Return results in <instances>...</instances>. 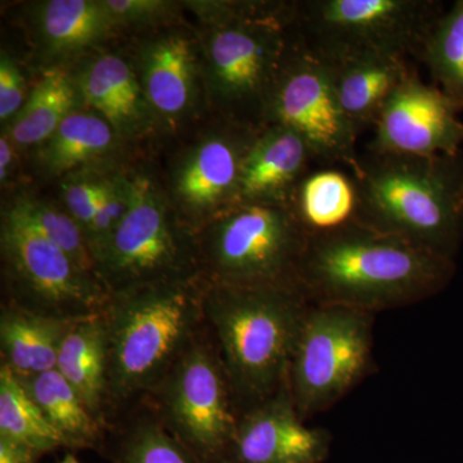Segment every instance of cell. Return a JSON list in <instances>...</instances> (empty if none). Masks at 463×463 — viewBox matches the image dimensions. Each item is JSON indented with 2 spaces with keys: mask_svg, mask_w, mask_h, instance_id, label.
Listing matches in <instances>:
<instances>
[{
  "mask_svg": "<svg viewBox=\"0 0 463 463\" xmlns=\"http://www.w3.org/2000/svg\"><path fill=\"white\" fill-rule=\"evenodd\" d=\"M455 270L450 259L354 221L307 237L297 283L310 304L377 316L434 297Z\"/></svg>",
  "mask_w": 463,
  "mask_h": 463,
  "instance_id": "1",
  "label": "cell"
},
{
  "mask_svg": "<svg viewBox=\"0 0 463 463\" xmlns=\"http://www.w3.org/2000/svg\"><path fill=\"white\" fill-rule=\"evenodd\" d=\"M196 14L207 109L260 129L295 41L288 2H185Z\"/></svg>",
  "mask_w": 463,
  "mask_h": 463,
  "instance_id": "2",
  "label": "cell"
},
{
  "mask_svg": "<svg viewBox=\"0 0 463 463\" xmlns=\"http://www.w3.org/2000/svg\"><path fill=\"white\" fill-rule=\"evenodd\" d=\"M206 283H155L111 295L108 341L109 420L148 398L205 328Z\"/></svg>",
  "mask_w": 463,
  "mask_h": 463,
  "instance_id": "3",
  "label": "cell"
},
{
  "mask_svg": "<svg viewBox=\"0 0 463 463\" xmlns=\"http://www.w3.org/2000/svg\"><path fill=\"white\" fill-rule=\"evenodd\" d=\"M356 222L453 260L463 236V163L458 155L376 154L354 173Z\"/></svg>",
  "mask_w": 463,
  "mask_h": 463,
  "instance_id": "4",
  "label": "cell"
},
{
  "mask_svg": "<svg viewBox=\"0 0 463 463\" xmlns=\"http://www.w3.org/2000/svg\"><path fill=\"white\" fill-rule=\"evenodd\" d=\"M309 304L298 288L206 285V327L230 377L240 416L285 385Z\"/></svg>",
  "mask_w": 463,
  "mask_h": 463,
  "instance_id": "5",
  "label": "cell"
},
{
  "mask_svg": "<svg viewBox=\"0 0 463 463\" xmlns=\"http://www.w3.org/2000/svg\"><path fill=\"white\" fill-rule=\"evenodd\" d=\"M307 237L289 206L237 203L194 233L201 279L224 288H298Z\"/></svg>",
  "mask_w": 463,
  "mask_h": 463,
  "instance_id": "6",
  "label": "cell"
},
{
  "mask_svg": "<svg viewBox=\"0 0 463 463\" xmlns=\"http://www.w3.org/2000/svg\"><path fill=\"white\" fill-rule=\"evenodd\" d=\"M132 203L94 257L109 295L155 283L201 279L194 233L183 223L166 188L145 170L129 173Z\"/></svg>",
  "mask_w": 463,
  "mask_h": 463,
  "instance_id": "7",
  "label": "cell"
},
{
  "mask_svg": "<svg viewBox=\"0 0 463 463\" xmlns=\"http://www.w3.org/2000/svg\"><path fill=\"white\" fill-rule=\"evenodd\" d=\"M376 315L309 304L289 358L288 381L303 421L335 404L376 373Z\"/></svg>",
  "mask_w": 463,
  "mask_h": 463,
  "instance_id": "8",
  "label": "cell"
},
{
  "mask_svg": "<svg viewBox=\"0 0 463 463\" xmlns=\"http://www.w3.org/2000/svg\"><path fill=\"white\" fill-rule=\"evenodd\" d=\"M441 14V5L431 0L289 2L292 29L322 60L364 52L419 58Z\"/></svg>",
  "mask_w": 463,
  "mask_h": 463,
  "instance_id": "9",
  "label": "cell"
},
{
  "mask_svg": "<svg viewBox=\"0 0 463 463\" xmlns=\"http://www.w3.org/2000/svg\"><path fill=\"white\" fill-rule=\"evenodd\" d=\"M147 401L174 437L203 463H225L240 412L230 377L205 328Z\"/></svg>",
  "mask_w": 463,
  "mask_h": 463,
  "instance_id": "10",
  "label": "cell"
},
{
  "mask_svg": "<svg viewBox=\"0 0 463 463\" xmlns=\"http://www.w3.org/2000/svg\"><path fill=\"white\" fill-rule=\"evenodd\" d=\"M0 257L5 304L62 321L102 316L109 306L111 295L96 273L5 212Z\"/></svg>",
  "mask_w": 463,
  "mask_h": 463,
  "instance_id": "11",
  "label": "cell"
},
{
  "mask_svg": "<svg viewBox=\"0 0 463 463\" xmlns=\"http://www.w3.org/2000/svg\"><path fill=\"white\" fill-rule=\"evenodd\" d=\"M270 124L298 133L326 166L341 164L354 173L359 165V136L341 106L330 72L297 33L268 105L264 127Z\"/></svg>",
  "mask_w": 463,
  "mask_h": 463,
  "instance_id": "12",
  "label": "cell"
},
{
  "mask_svg": "<svg viewBox=\"0 0 463 463\" xmlns=\"http://www.w3.org/2000/svg\"><path fill=\"white\" fill-rule=\"evenodd\" d=\"M260 129L214 116L176 156L166 192L194 233L236 205L243 158Z\"/></svg>",
  "mask_w": 463,
  "mask_h": 463,
  "instance_id": "13",
  "label": "cell"
},
{
  "mask_svg": "<svg viewBox=\"0 0 463 463\" xmlns=\"http://www.w3.org/2000/svg\"><path fill=\"white\" fill-rule=\"evenodd\" d=\"M161 128L178 129L207 109L196 32L178 25L154 30L132 58Z\"/></svg>",
  "mask_w": 463,
  "mask_h": 463,
  "instance_id": "14",
  "label": "cell"
},
{
  "mask_svg": "<svg viewBox=\"0 0 463 463\" xmlns=\"http://www.w3.org/2000/svg\"><path fill=\"white\" fill-rule=\"evenodd\" d=\"M438 87L414 72L394 91L374 125L370 151L376 154L458 155L463 124Z\"/></svg>",
  "mask_w": 463,
  "mask_h": 463,
  "instance_id": "15",
  "label": "cell"
},
{
  "mask_svg": "<svg viewBox=\"0 0 463 463\" xmlns=\"http://www.w3.org/2000/svg\"><path fill=\"white\" fill-rule=\"evenodd\" d=\"M332 437L298 416L286 381L272 398L241 414L225 463H322Z\"/></svg>",
  "mask_w": 463,
  "mask_h": 463,
  "instance_id": "16",
  "label": "cell"
},
{
  "mask_svg": "<svg viewBox=\"0 0 463 463\" xmlns=\"http://www.w3.org/2000/svg\"><path fill=\"white\" fill-rule=\"evenodd\" d=\"M85 108L102 116L118 141L139 142L160 129L132 60L118 52H99L72 72Z\"/></svg>",
  "mask_w": 463,
  "mask_h": 463,
  "instance_id": "17",
  "label": "cell"
},
{
  "mask_svg": "<svg viewBox=\"0 0 463 463\" xmlns=\"http://www.w3.org/2000/svg\"><path fill=\"white\" fill-rule=\"evenodd\" d=\"M312 163L318 160L298 133L282 125H265L243 158L236 205H291Z\"/></svg>",
  "mask_w": 463,
  "mask_h": 463,
  "instance_id": "18",
  "label": "cell"
},
{
  "mask_svg": "<svg viewBox=\"0 0 463 463\" xmlns=\"http://www.w3.org/2000/svg\"><path fill=\"white\" fill-rule=\"evenodd\" d=\"M319 60L327 67L341 106L358 136L376 125L390 97L416 72L408 57L385 52Z\"/></svg>",
  "mask_w": 463,
  "mask_h": 463,
  "instance_id": "19",
  "label": "cell"
},
{
  "mask_svg": "<svg viewBox=\"0 0 463 463\" xmlns=\"http://www.w3.org/2000/svg\"><path fill=\"white\" fill-rule=\"evenodd\" d=\"M33 35L45 69L96 50L115 36L114 24L100 0H48L35 5Z\"/></svg>",
  "mask_w": 463,
  "mask_h": 463,
  "instance_id": "20",
  "label": "cell"
},
{
  "mask_svg": "<svg viewBox=\"0 0 463 463\" xmlns=\"http://www.w3.org/2000/svg\"><path fill=\"white\" fill-rule=\"evenodd\" d=\"M75 322L33 315L2 303L0 365L17 379L56 370L61 346Z\"/></svg>",
  "mask_w": 463,
  "mask_h": 463,
  "instance_id": "21",
  "label": "cell"
},
{
  "mask_svg": "<svg viewBox=\"0 0 463 463\" xmlns=\"http://www.w3.org/2000/svg\"><path fill=\"white\" fill-rule=\"evenodd\" d=\"M100 455L111 463H203L167 430L147 399L109 419Z\"/></svg>",
  "mask_w": 463,
  "mask_h": 463,
  "instance_id": "22",
  "label": "cell"
},
{
  "mask_svg": "<svg viewBox=\"0 0 463 463\" xmlns=\"http://www.w3.org/2000/svg\"><path fill=\"white\" fill-rule=\"evenodd\" d=\"M56 370L83 399L91 414L108 426V341L103 315L72 325L61 346Z\"/></svg>",
  "mask_w": 463,
  "mask_h": 463,
  "instance_id": "23",
  "label": "cell"
},
{
  "mask_svg": "<svg viewBox=\"0 0 463 463\" xmlns=\"http://www.w3.org/2000/svg\"><path fill=\"white\" fill-rule=\"evenodd\" d=\"M118 141L111 125L83 108L67 116L47 141L35 147V165L48 178L67 176L78 167L108 156Z\"/></svg>",
  "mask_w": 463,
  "mask_h": 463,
  "instance_id": "24",
  "label": "cell"
},
{
  "mask_svg": "<svg viewBox=\"0 0 463 463\" xmlns=\"http://www.w3.org/2000/svg\"><path fill=\"white\" fill-rule=\"evenodd\" d=\"M17 380L62 438L67 449L102 452L108 426L91 414L62 374L53 370Z\"/></svg>",
  "mask_w": 463,
  "mask_h": 463,
  "instance_id": "25",
  "label": "cell"
},
{
  "mask_svg": "<svg viewBox=\"0 0 463 463\" xmlns=\"http://www.w3.org/2000/svg\"><path fill=\"white\" fill-rule=\"evenodd\" d=\"M83 106L72 72L66 67L44 69L5 132L20 151L38 147L56 132L67 116Z\"/></svg>",
  "mask_w": 463,
  "mask_h": 463,
  "instance_id": "26",
  "label": "cell"
},
{
  "mask_svg": "<svg viewBox=\"0 0 463 463\" xmlns=\"http://www.w3.org/2000/svg\"><path fill=\"white\" fill-rule=\"evenodd\" d=\"M358 203L354 174L327 165L307 173L289 207L312 236L356 221Z\"/></svg>",
  "mask_w": 463,
  "mask_h": 463,
  "instance_id": "27",
  "label": "cell"
},
{
  "mask_svg": "<svg viewBox=\"0 0 463 463\" xmlns=\"http://www.w3.org/2000/svg\"><path fill=\"white\" fill-rule=\"evenodd\" d=\"M0 437L25 444L42 456L65 448L62 438L5 365H0Z\"/></svg>",
  "mask_w": 463,
  "mask_h": 463,
  "instance_id": "28",
  "label": "cell"
},
{
  "mask_svg": "<svg viewBox=\"0 0 463 463\" xmlns=\"http://www.w3.org/2000/svg\"><path fill=\"white\" fill-rule=\"evenodd\" d=\"M419 58L430 70L439 90L457 109H463V0L438 17Z\"/></svg>",
  "mask_w": 463,
  "mask_h": 463,
  "instance_id": "29",
  "label": "cell"
},
{
  "mask_svg": "<svg viewBox=\"0 0 463 463\" xmlns=\"http://www.w3.org/2000/svg\"><path fill=\"white\" fill-rule=\"evenodd\" d=\"M5 212L62 250L85 269L96 273V265L84 231L65 207L36 197L20 196L9 203Z\"/></svg>",
  "mask_w": 463,
  "mask_h": 463,
  "instance_id": "30",
  "label": "cell"
},
{
  "mask_svg": "<svg viewBox=\"0 0 463 463\" xmlns=\"http://www.w3.org/2000/svg\"><path fill=\"white\" fill-rule=\"evenodd\" d=\"M132 203V184L129 173L114 172L109 174L108 187L100 203L99 212L87 231V241L91 257H96L118 225L123 222Z\"/></svg>",
  "mask_w": 463,
  "mask_h": 463,
  "instance_id": "31",
  "label": "cell"
},
{
  "mask_svg": "<svg viewBox=\"0 0 463 463\" xmlns=\"http://www.w3.org/2000/svg\"><path fill=\"white\" fill-rule=\"evenodd\" d=\"M114 24L121 30H155L173 25L183 3L167 0H100Z\"/></svg>",
  "mask_w": 463,
  "mask_h": 463,
  "instance_id": "32",
  "label": "cell"
},
{
  "mask_svg": "<svg viewBox=\"0 0 463 463\" xmlns=\"http://www.w3.org/2000/svg\"><path fill=\"white\" fill-rule=\"evenodd\" d=\"M108 182L109 174L75 172L67 175L61 185L63 207L78 222L84 234L99 212Z\"/></svg>",
  "mask_w": 463,
  "mask_h": 463,
  "instance_id": "33",
  "label": "cell"
},
{
  "mask_svg": "<svg viewBox=\"0 0 463 463\" xmlns=\"http://www.w3.org/2000/svg\"><path fill=\"white\" fill-rule=\"evenodd\" d=\"M25 76L16 60L2 50L0 53V121L11 123L25 105L29 93Z\"/></svg>",
  "mask_w": 463,
  "mask_h": 463,
  "instance_id": "34",
  "label": "cell"
},
{
  "mask_svg": "<svg viewBox=\"0 0 463 463\" xmlns=\"http://www.w3.org/2000/svg\"><path fill=\"white\" fill-rule=\"evenodd\" d=\"M42 457L25 444L0 437V463H38Z\"/></svg>",
  "mask_w": 463,
  "mask_h": 463,
  "instance_id": "35",
  "label": "cell"
},
{
  "mask_svg": "<svg viewBox=\"0 0 463 463\" xmlns=\"http://www.w3.org/2000/svg\"><path fill=\"white\" fill-rule=\"evenodd\" d=\"M20 149L16 147L5 130L0 137V182L2 185L9 182L12 174L16 169L17 154Z\"/></svg>",
  "mask_w": 463,
  "mask_h": 463,
  "instance_id": "36",
  "label": "cell"
},
{
  "mask_svg": "<svg viewBox=\"0 0 463 463\" xmlns=\"http://www.w3.org/2000/svg\"><path fill=\"white\" fill-rule=\"evenodd\" d=\"M60 463H81L79 461L78 458H76L74 453H67L65 457H63L62 461Z\"/></svg>",
  "mask_w": 463,
  "mask_h": 463,
  "instance_id": "37",
  "label": "cell"
}]
</instances>
